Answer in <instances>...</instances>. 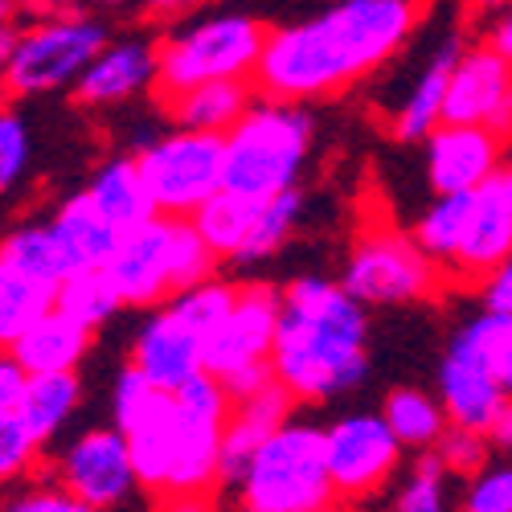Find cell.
<instances>
[{
  "label": "cell",
  "instance_id": "6da1fadb",
  "mask_svg": "<svg viewBox=\"0 0 512 512\" xmlns=\"http://www.w3.org/2000/svg\"><path fill=\"white\" fill-rule=\"evenodd\" d=\"M426 0H328L304 21L271 25L254 62V95L320 103L353 91L410 46Z\"/></svg>",
  "mask_w": 512,
  "mask_h": 512
},
{
  "label": "cell",
  "instance_id": "7a4b0ae2",
  "mask_svg": "<svg viewBox=\"0 0 512 512\" xmlns=\"http://www.w3.org/2000/svg\"><path fill=\"white\" fill-rule=\"evenodd\" d=\"M267 365L291 402L320 406L353 394L369 377L365 304L324 275L291 279L279 291V324Z\"/></svg>",
  "mask_w": 512,
  "mask_h": 512
},
{
  "label": "cell",
  "instance_id": "3957f363",
  "mask_svg": "<svg viewBox=\"0 0 512 512\" xmlns=\"http://www.w3.org/2000/svg\"><path fill=\"white\" fill-rule=\"evenodd\" d=\"M222 414H201L173 394H160L136 422L123 426L136 488L152 500L218 492V435Z\"/></svg>",
  "mask_w": 512,
  "mask_h": 512
},
{
  "label": "cell",
  "instance_id": "277c9868",
  "mask_svg": "<svg viewBox=\"0 0 512 512\" xmlns=\"http://www.w3.org/2000/svg\"><path fill=\"white\" fill-rule=\"evenodd\" d=\"M312 140L316 119L308 103L254 95L222 132V189L250 201L295 189L312 156Z\"/></svg>",
  "mask_w": 512,
  "mask_h": 512
},
{
  "label": "cell",
  "instance_id": "5b68a950",
  "mask_svg": "<svg viewBox=\"0 0 512 512\" xmlns=\"http://www.w3.org/2000/svg\"><path fill=\"white\" fill-rule=\"evenodd\" d=\"M103 271L123 308H160L177 291L209 279L218 271V259L197 238L189 218L152 213L148 222L119 234Z\"/></svg>",
  "mask_w": 512,
  "mask_h": 512
},
{
  "label": "cell",
  "instance_id": "8992f818",
  "mask_svg": "<svg viewBox=\"0 0 512 512\" xmlns=\"http://www.w3.org/2000/svg\"><path fill=\"white\" fill-rule=\"evenodd\" d=\"M234 492L246 512H332L340 500L324 467V426L279 422L246 459Z\"/></svg>",
  "mask_w": 512,
  "mask_h": 512
},
{
  "label": "cell",
  "instance_id": "52a82bcc",
  "mask_svg": "<svg viewBox=\"0 0 512 512\" xmlns=\"http://www.w3.org/2000/svg\"><path fill=\"white\" fill-rule=\"evenodd\" d=\"M267 25L250 13H213L189 21L168 37H156V82L160 95H173L209 78H250L259 62Z\"/></svg>",
  "mask_w": 512,
  "mask_h": 512
},
{
  "label": "cell",
  "instance_id": "ba28073f",
  "mask_svg": "<svg viewBox=\"0 0 512 512\" xmlns=\"http://www.w3.org/2000/svg\"><path fill=\"white\" fill-rule=\"evenodd\" d=\"M111 37L107 21L91 13H50L33 25H17L5 62V99H37L70 91L99 46Z\"/></svg>",
  "mask_w": 512,
  "mask_h": 512
},
{
  "label": "cell",
  "instance_id": "9c48e42d",
  "mask_svg": "<svg viewBox=\"0 0 512 512\" xmlns=\"http://www.w3.org/2000/svg\"><path fill=\"white\" fill-rule=\"evenodd\" d=\"M439 283H443V267L426 259L406 230L386 222L357 234L345 271H340V287L357 304H373V308L422 304L439 291Z\"/></svg>",
  "mask_w": 512,
  "mask_h": 512
},
{
  "label": "cell",
  "instance_id": "30bf717a",
  "mask_svg": "<svg viewBox=\"0 0 512 512\" xmlns=\"http://www.w3.org/2000/svg\"><path fill=\"white\" fill-rule=\"evenodd\" d=\"M140 181L152 197V209L164 218H189V213L222 189V136L177 127L156 140H144L136 152Z\"/></svg>",
  "mask_w": 512,
  "mask_h": 512
},
{
  "label": "cell",
  "instance_id": "8fae6325",
  "mask_svg": "<svg viewBox=\"0 0 512 512\" xmlns=\"http://www.w3.org/2000/svg\"><path fill=\"white\" fill-rule=\"evenodd\" d=\"M402 443L390 435L381 414H345L324 426V467L336 500H369L402 467Z\"/></svg>",
  "mask_w": 512,
  "mask_h": 512
},
{
  "label": "cell",
  "instance_id": "7c38bea8",
  "mask_svg": "<svg viewBox=\"0 0 512 512\" xmlns=\"http://www.w3.org/2000/svg\"><path fill=\"white\" fill-rule=\"evenodd\" d=\"M275 324H279V287H271L263 279L234 283L230 312L205 336V373L222 381L234 369L267 361Z\"/></svg>",
  "mask_w": 512,
  "mask_h": 512
},
{
  "label": "cell",
  "instance_id": "4fadbf2b",
  "mask_svg": "<svg viewBox=\"0 0 512 512\" xmlns=\"http://www.w3.org/2000/svg\"><path fill=\"white\" fill-rule=\"evenodd\" d=\"M439 123H484L508 140L512 132V62L492 46H463L443 91Z\"/></svg>",
  "mask_w": 512,
  "mask_h": 512
},
{
  "label": "cell",
  "instance_id": "5bb4252c",
  "mask_svg": "<svg viewBox=\"0 0 512 512\" xmlns=\"http://www.w3.org/2000/svg\"><path fill=\"white\" fill-rule=\"evenodd\" d=\"M58 484L70 496H78L82 504H91L95 512L123 504L136 492L127 439L115 431V426H91V431H82L58 455Z\"/></svg>",
  "mask_w": 512,
  "mask_h": 512
},
{
  "label": "cell",
  "instance_id": "9a60e30c",
  "mask_svg": "<svg viewBox=\"0 0 512 512\" xmlns=\"http://www.w3.org/2000/svg\"><path fill=\"white\" fill-rule=\"evenodd\" d=\"M418 144L431 193H472L508 164V140L484 123H435Z\"/></svg>",
  "mask_w": 512,
  "mask_h": 512
},
{
  "label": "cell",
  "instance_id": "2e32d148",
  "mask_svg": "<svg viewBox=\"0 0 512 512\" xmlns=\"http://www.w3.org/2000/svg\"><path fill=\"white\" fill-rule=\"evenodd\" d=\"M508 259H512V173L508 164H500L488 181L472 189L451 275L480 279Z\"/></svg>",
  "mask_w": 512,
  "mask_h": 512
},
{
  "label": "cell",
  "instance_id": "e0dca14e",
  "mask_svg": "<svg viewBox=\"0 0 512 512\" xmlns=\"http://www.w3.org/2000/svg\"><path fill=\"white\" fill-rule=\"evenodd\" d=\"M152 82H156V37L127 33L103 41L99 54L74 78L70 95L82 107H119L152 91Z\"/></svg>",
  "mask_w": 512,
  "mask_h": 512
},
{
  "label": "cell",
  "instance_id": "ac0fdd59",
  "mask_svg": "<svg viewBox=\"0 0 512 512\" xmlns=\"http://www.w3.org/2000/svg\"><path fill=\"white\" fill-rule=\"evenodd\" d=\"M132 369H140L152 386L173 394L181 381L205 369V336L173 304H160V312L148 316L132 345Z\"/></svg>",
  "mask_w": 512,
  "mask_h": 512
},
{
  "label": "cell",
  "instance_id": "d6986e66",
  "mask_svg": "<svg viewBox=\"0 0 512 512\" xmlns=\"http://www.w3.org/2000/svg\"><path fill=\"white\" fill-rule=\"evenodd\" d=\"M295 414L291 394L279 386V381H267L259 394L238 398L222 422V435H218V488H234L246 459L254 455L279 422H287Z\"/></svg>",
  "mask_w": 512,
  "mask_h": 512
},
{
  "label": "cell",
  "instance_id": "ffe728a7",
  "mask_svg": "<svg viewBox=\"0 0 512 512\" xmlns=\"http://www.w3.org/2000/svg\"><path fill=\"white\" fill-rule=\"evenodd\" d=\"M435 398H439L447 422L472 426V431H484V435H488L492 418L508 406V390L500 386V381L488 369L459 357V353H443V361H439V394Z\"/></svg>",
  "mask_w": 512,
  "mask_h": 512
},
{
  "label": "cell",
  "instance_id": "44dd1931",
  "mask_svg": "<svg viewBox=\"0 0 512 512\" xmlns=\"http://www.w3.org/2000/svg\"><path fill=\"white\" fill-rule=\"evenodd\" d=\"M91 336L95 332H87L70 316H62L58 308H50V312H41L5 353L21 365V373H58V369H78L87 361Z\"/></svg>",
  "mask_w": 512,
  "mask_h": 512
},
{
  "label": "cell",
  "instance_id": "7402d4cb",
  "mask_svg": "<svg viewBox=\"0 0 512 512\" xmlns=\"http://www.w3.org/2000/svg\"><path fill=\"white\" fill-rule=\"evenodd\" d=\"M254 99V82L250 78H209L197 87L160 95L164 115L177 127H193V132H226V127L246 111Z\"/></svg>",
  "mask_w": 512,
  "mask_h": 512
},
{
  "label": "cell",
  "instance_id": "603a6c76",
  "mask_svg": "<svg viewBox=\"0 0 512 512\" xmlns=\"http://www.w3.org/2000/svg\"><path fill=\"white\" fill-rule=\"evenodd\" d=\"M463 46H467L463 29H451V33L439 41V46L431 50L426 66L418 70L414 91L406 95V103H402L398 115H394V140H402V144H418V140L439 123L443 91H447V74H451V66H455V58H459Z\"/></svg>",
  "mask_w": 512,
  "mask_h": 512
},
{
  "label": "cell",
  "instance_id": "cb8c5ba5",
  "mask_svg": "<svg viewBox=\"0 0 512 512\" xmlns=\"http://www.w3.org/2000/svg\"><path fill=\"white\" fill-rule=\"evenodd\" d=\"M78 402H82V377H78V369L25 373L13 410H17V418L33 431V439L46 447L62 431V426L74 418Z\"/></svg>",
  "mask_w": 512,
  "mask_h": 512
},
{
  "label": "cell",
  "instance_id": "d4e9b609",
  "mask_svg": "<svg viewBox=\"0 0 512 512\" xmlns=\"http://www.w3.org/2000/svg\"><path fill=\"white\" fill-rule=\"evenodd\" d=\"M50 230L58 234V242L66 246V254L74 259V267H103L111 259V250L119 242V226L107 218V213L87 197V189L66 197L54 218H50Z\"/></svg>",
  "mask_w": 512,
  "mask_h": 512
},
{
  "label": "cell",
  "instance_id": "484cf974",
  "mask_svg": "<svg viewBox=\"0 0 512 512\" xmlns=\"http://www.w3.org/2000/svg\"><path fill=\"white\" fill-rule=\"evenodd\" d=\"M87 197L107 213V218L119 226V230H132L140 222L152 218V197L140 181V168H136V156H111L99 173L91 177L87 185Z\"/></svg>",
  "mask_w": 512,
  "mask_h": 512
},
{
  "label": "cell",
  "instance_id": "4316f807",
  "mask_svg": "<svg viewBox=\"0 0 512 512\" xmlns=\"http://www.w3.org/2000/svg\"><path fill=\"white\" fill-rule=\"evenodd\" d=\"M254 209H259V201H250V197H238L230 189H218V193H209L193 213H189V222L197 230V238L209 246V254L218 263H234L238 259V250L250 234V222H254Z\"/></svg>",
  "mask_w": 512,
  "mask_h": 512
},
{
  "label": "cell",
  "instance_id": "83f0119b",
  "mask_svg": "<svg viewBox=\"0 0 512 512\" xmlns=\"http://www.w3.org/2000/svg\"><path fill=\"white\" fill-rule=\"evenodd\" d=\"M381 418H386L390 426V435L410 447V451H426V447H435V439L443 435V426H447V414L439 406L435 394H426L418 386H394L386 394V402H381L377 410Z\"/></svg>",
  "mask_w": 512,
  "mask_h": 512
},
{
  "label": "cell",
  "instance_id": "f1b7e54d",
  "mask_svg": "<svg viewBox=\"0 0 512 512\" xmlns=\"http://www.w3.org/2000/svg\"><path fill=\"white\" fill-rule=\"evenodd\" d=\"M0 259L9 267H17L21 275L46 283V287H58L74 267V259L66 254V246L58 242V234L46 226H21L13 230L9 238H0Z\"/></svg>",
  "mask_w": 512,
  "mask_h": 512
},
{
  "label": "cell",
  "instance_id": "f546056e",
  "mask_svg": "<svg viewBox=\"0 0 512 512\" xmlns=\"http://www.w3.org/2000/svg\"><path fill=\"white\" fill-rule=\"evenodd\" d=\"M304 205H308V197H304L300 185L259 201L254 222H250V234H246L234 263H263V259H271V254H279L287 246V238L295 234V226H300Z\"/></svg>",
  "mask_w": 512,
  "mask_h": 512
},
{
  "label": "cell",
  "instance_id": "4dcf8cb0",
  "mask_svg": "<svg viewBox=\"0 0 512 512\" xmlns=\"http://www.w3.org/2000/svg\"><path fill=\"white\" fill-rule=\"evenodd\" d=\"M54 308L62 316H70L74 324H82L87 332H99L103 324H111V316L123 304H119V295L103 267H78L54 287Z\"/></svg>",
  "mask_w": 512,
  "mask_h": 512
},
{
  "label": "cell",
  "instance_id": "1f68e13d",
  "mask_svg": "<svg viewBox=\"0 0 512 512\" xmlns=\"http://www.w3.org/2000/svg\"><path fill=\"white\" fill-rule=\"evenodd\" d=\"M447 353H459L467 357L472 365L488 369L504 390H512V320L508 316H476V320H467L455 336H451V345Z\"/></svg>",
  "mask_w": 512,
  "mask_h": 512
},
{
  "label": "cell",
  "instance_id": "d6a6232c",
  "mask_svg": "<svg viewBox=\"0 0 512 512\" xmlns=\"http://www.w3.org/2000/svg\"><path fill=\"white\" fill-rule=\"evenodd\" d=\"M467 201H472V193H435V201L418 213V222L410 230L418 250L431 263H439L443 271H451V263H455L463 222H467Z\"/></svg>",
  "mask_w": 512,
  "mask_h": 512
},
{
  "label": "cell",
  "instance_id": "836d02e7",
  "mask_svg": "<svg viewBox=\"0 0 512 512\" xmlns=\"http://www.w3.org/2000/svg\"><path fill=\"white\" fill-rule=\"evenodd\" d=\"M50 308H54V287L21 275L17 267L0 259V349H9L13 340Z\"/></svg>",
  "mask_w": 512,
  "mask_h": 512
},
{
  "label": "cell",
  "instance_id": "e575fe53",
  "mask_svg": "<svg viewBox=\"0 0 512 512\" xmlns=\"http://www.w3.org/2000/svg\"><path fill=\"white\" fill-rule=\"evenodd\" d=\"M447 480H451V476L443 472V463L435 459V451H431V447L418 451L406 484H402L398 496H394V512H451Z\"/></svg>",
  "mask_w": 512,
  "mask_h": 512
},
{
  "label": "cell",
  "instance_id": "d590c367",
  "mask_svg": "<svg viewBox=\"0 0 512 512\" xmlns=\"http://www.w3.org/2000/svg\"><path fill=\"white\" fill-rule=\"evenodd\" d=\"M431 451H435V459L443 463V472L451 480H467V476H476L484 463H492V439L484 431L455 426V422L443 426V435L435 439Z\"/></svg>",
  "mask_w": 512,
  "mask_h": 512
},
{
  "label": "cell",
  "instance_id": "8d00e7d4",
  "mask_svg": "<svg viewBox=\"0 0 512 512\" xmlns=\"http://www.w3.org/2000/svg\"><path fill=\"white\" fill-rule=\"evenodd\" d=\"M230 300H234V283H222L218 275H209V279L177 291L168 304H173L201 336H209L213 328H218V320L230 312Z\"/></svg>",
  "mask_w": 512,
  "mask_h": 512
},
{
  "label": "cell",
  "instance_id": "74e56055",
  "mask_svg": "<svg viewBox=\"0 0 512 512\" xmlns=\"http://www.w3.org/2000/svg\"><path fill=\"white\" fill-rule=\"evenodd\" d=\"M33 160V144H29V127L21 119L17 107H9L0 99V193H13Z\"/></svg>",
  "mask_w": 512,
  "mask_h": 512
},
{
  "label": "cell",
  "instance_id": "f35d334b",
  "mask_svg": "<svg viewBox=\"0 0 512 512\" xmlns=\"http://www.w3.org/2000/svg\"><path fill=\"white\" fill-rule=\"evenodd\" d=\"M37 459L41 443L33 439V431L17 418V410H0V488L29 476Z\"/></svg>",
  "mask_w": 512,
  "mask_h": 512
},
{
  "label": "cell",
  "instance_id": "ab89813d",
  "mask_svg": "<svg viewBox=\"0 0 512 512\" xmlns=\"http://www.w3.org/2000/svg\"><path fill=\"white\" fill-rule=\"evenodd\" d=\"M463 512H512V472L504 463H484L476 476H467Z\"/></svg>",
  "mask_w": 512,
  "mask_h": 512
},
{
  "label": "cell",
  "instance_id": "60d3db41",
  "mask_svg": "<svg viewBox=\"0 0 512 512\" xmlns=\"http://www.w3.org/2000/svg\"><path fill=\"white\" fill-rule=\"evenodd\" d=\"M5 512H95V508L70 496L62 484H37V488H25L21 496H13L5 504Z\"/></svg>",
  "mask_w": 512,
  "mask_h": 512
},
{
  "label": "cell",
  "instance_id": "b9f144b4",
  "mask_svg": "<svg viewBox=\"0 0 512 512\" xmlns=\"http://www.w3.org/2000/svg\"><path fill=\"white\" fill-rule=\"evenodd\" d=\"M476 283H480V304H484V312L512 320V267L500 263V267H492L488 275H480Z\"/></svg>",
  "mask_w": 512,
  "mask_h": 512
},
{
  "label": "cell",
  "instance_id": "7bdbcfd3",
  "mask_svg": "<svg viewBox=\"0 0 512 512\" xmlns=\"http://www.w3.org/2000/svg\"><path fill=\"white\" fill-rule=\"evenodd\" d=\"M267 381H275L271 377V365L267 361H259V365H246V369H234L230 377H222V390L230 394V402H238V398H250V394H259Z\"/></svg>",
  "mask_w": 512,
  "mask_h": 512
},
{
  "label": "cell",
  "instance_id": "ee69618b",
  "mask_svg": "<svg viewBox=\"0 0 512 512\" xmlns=\"http://www.w3.org/2000/svg\"><path fill=\"white\" fill-rule=\"evenodd\" d=\"M132 5H140V13L148 21H164V25H173L181 17H193L205 0H132Z\"/></svg>",
  "mask_w": 512,
  "mask_h": 512
},
{
  "label": "cell",
  "instance_id": "f6af8a7d",
  "mask_svg": "<svg viewBox=\"0 0 512 512\" xmlns=\"http://www.w3.org/2000/svg\"><path fill=\"white\" fill-rule=\"evenodd\" d=\"M21 381H25V373H21V365L0 349V410H13V402H17V394H21Z\"/></svg>",
  "mask_w": 512,
  "mask_h": 512
},
{
  "label": "cell",
  "instance_id": "bcb514c9",
  "mask_svg": "<svg viewBox=\"0 0 512 512\" xmlns=\"http://www.w3.org/2000/svg\"><path fill=\"white\" fill-rule=\"evenodd\" d=\"M160 512H218V500L213 492H193V496H168V500H156Z\"/></svg>",
  "mask_w": 512,
  "mask_h": 512
},
{
  "label": "cell",
  "instance_id": "7dc6e473",
  "mask_svg": "<svg viewBox=\"0 0 512 512\" xmlns=\"http://www.w3.org/2000/svg\"><path fill=\"white\" fill-rule=\"evenodd\" d=\"M488 21H492V29H488V37H484V46H492L500 58L512 62V17H508V13H496V17H488Z\"/></svg>",
  "mask_w": 512,
  "mask_h": 512
},
{
  "label": "cell",
  "instance_id": "c3c4849f",
  "mask_svg": "<svg viewBox=\"0 0 512 512\" xmlns=\"http://www.w3.org/2000/svg\"><path fill=\"white\" fill-rule=\"evenodd\" d=\"M78 9H87V0H21V13H33V17L78 13Z\"/></svg>",
  "mask_w": 512,
  "mask_h": 512
},
{
  "label": "cell",
  "instance_id": "681fc988",
  "mask_svg": "<svg viewBox=\"0 0 512 512\" xmlns=\"http://www.w3.org/2000/svg\"><path fill=\"white\" fill-rule=\"evenodd\" d=\"M488 439H492V447H496V451H508V443H512V406H504V410L492 418Z\"/></svg>",
  "mask_w": 512,
  "mask_h": 512
},
{
  "label": "cell",
  "instance_id": "f907efd6",
  "mask_svg": "<svg viewBox=\"0 0 512 512\" xmlns=\"http://www.w3.org/2000/svg\"><path fill=\"white\" fill-rule=\"evenodd\" d=\"M463 5H467V13H472L476 21H488V17L508 9V0H463Z\"/></svg>",
  "mask_w": 512,
  "mask_h": 512
},
{
  "label": "cell",
  "instance_id": "816d5d0a",
  "mask_svg": "<svg viewBox=\"0 0 512 512\" xmlns=\"http://www.w3.org/2000/svg\"><path fill=\"white\" fill-rule=\"evenodd\" d=\"M13 33H17V25L0 29V99H5V62H9V50H13Z\"/></svg>",
  "mask_w": 512,
  "mask_h": 512
},
{
  "label": "cell",
  "instance_id": "f5cc1de1",
  "mask_svg": "<svg viewBox=\"0 0 512 512\" xmlns=\"http://www.w3.org/2000/svg\"><path fill=\"white\" fill-rule=\"evenodd\" d=\"M21 21V0H0V29Z\"/></svg>",
  "mask_w": 512,
  "mask_h": 512
},
{
  "label": "cell",
  "instance_id": "db71d44e",
  "mask_svg": "<svg viewBox=\"0 0 512 512\" xmlns=\"http://www.w3.org/2000/svg\"><path fill=\"white\" fill-rule=\"evenodd\" d=\"M103 5H111V9H119V5H132V0H103Z\"/></svg>",
  "mask_w": 512,
  "mask_h": 512
},
{
  "label": "cell",
  "instance_id": "11a10c76",
  "mask_svg": "<svg viewBox=\"0 0 512 512\" xmlns=\"http://www.w3.org/2000/svg\"><path fill=\"white\" fill-rule=\"evenodd\" d=\"M238 512H246V508H238Z\"/></svg>",
  "mask_w": 512,
  "mask_h": 512
}]
</instances>
